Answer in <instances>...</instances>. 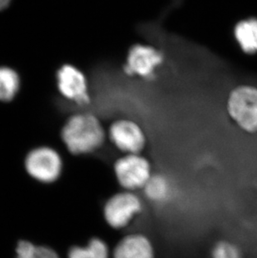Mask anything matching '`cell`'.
Instances as JSON below:
<instances>
[{
    "instance_id": "1",
    "label": "cell",
    "mask_w": 257,
    "mask_h": 258,
    "mask_svg": "<svg viewBox=\"0 0 257 258\" xmlns=\"http://www.w3.org/2000/svg\"><path fill=\"white\" fill-rule=\"evenodd\" d=\"M61 137L68 151L79 156L92 153L100 148L105 140V133L97 117L90 113H80L66 122Z\"/></svg>"
},
{
    "instance_id": "2",
    "label": "cell",
    "mask_w": 257,
    "mask_h": 258,
    "mask_svg": "<svg viewBox=\"0 0 257 258\" xmlns=\"http://www.w3.org/2000/svg\"><path fill=\"white\" fill-rule=\"evenodd\" d=\"M24 166L29 177L42 185L55 183L63 174V163L60 155L48 146H40L29 151Z\"/></svg>"
},
{
    "instance_id": "3",
    "label": "cell",
    "mask_w": 257,
    "mask_h": 258,
    "mask_svg": "<svg viewBox=\"0 0 257 258\" xmlns=\"http://www.w3.org/2000/svg\"><path fill=\"white\" fill-rule=\"evenodd\" d=\"M227 110L233 120L243 131L257 132V88L240 86L229 95Z\"/></svg>"
},
{
    "instance_id": "4",
    "label": "cell",
    "mask_w": 257,
    "mask_h": 258,
    "mask_svg": "<svg viewBox=\"0 0 257 258\" xmlns=\"http://www.w3.org/2000/svg\"><path fill=\"white\" fill-rule=\"evenodd\" d=\"M114 171L121 187L134 192L143 189L152 176L151 164L141 154H125L115 161Z\"/></svg>"
},
{
    "instance_id": "5",
    "label": "cell",
    "mask_w": 257,
    "mask_h": 258,
    "mask_svg": "<svg viewBox=\"0 0 257 258\" xmlns=\"http://www.w3.org/2000/svg\"><path fill=\"white\" fill-rule=\"evenodd\" d=\"M143 206L134 191L124 190L112 196L104 204L103 214L107 224L114 229L125 228L141 213Z\"/></svg>"
},
{
    "instance_id": "6",
    "label": "cell",
    "mask_w": 257,
    "mask_h": 258,
    "mask_svg": "<svg viewBox=\"0 0 257 258\" xmlns=\"http://www.w3.org/2000/svg\"><path fill=\"white\" fill-rule=\"evenodd\" d=\"M109 137L112 143L125 154H141L146 146L143 130L131 119H118L112 123Z\"/></svg>"
},
{
    "instance_id": "7",
    "label": "cell",
    "mask_w": 257,
    "mask_h": 258,
    "mask_svg": "<svg viewBox=\"0 0 257 258\" xmlns=\"http://www.w3.org/2000/svg\"><path fill=\"white\" fill-rule=\"evenodd\" d=\"M163 60L162 53L155 47L146 44H135L128 50L124 71L131 76L151 78Z\"/></svg>"
},
{
    "instance_id": "8",
    "label": "cell",
    "mask_w": 257,
    "mask_h": 258,
    "mask_svg": "<svg viewBox=\"0 0 257 258\" xmlns=\"http://www.w3.org/2000/svg\"><path fill=\"white\" fill-rule=\"evenodd\" d=\"M57 83L61 94L78 105H87L90 95L85 75L75 66L66 64L57 73Z\"/></svg>"
},
{
    "instance_id": "9",
    "label": "cell",
    "mask_w": 257,
    "mask_h": 258,
    "mask_svg": "<svg viewBox=\"0 0 257 258\" xmlns=\"http://www.w3.org/2000/svg\"><path fill=\"white\" fill-rule=\"evenodd\" d=\"M113 258H155V249L151 240L143 234H131L118 242Z\"/></svg>"
},
{
    "instance_id": "10",
    "label": "cell",
    "mask_w": 257,
    "mask_h": 258,
    "mask_svg": "<svg viewBox=\"0 0 257 258\" xmlns=\"http://www.w3.org/2000/svg\"><path fill=\"white\" fill-rule=\"evenodd\" d=\"M234 35L243 51L250 54L257 53V19L250 18L238 22Z\"/></svg>"
},
{
    "instance_id": "11",
    "label": "cell",
    "mask_w": 257,
    "mask_h": 258,
    "mask_svg": "<svg viewBox=\"0 0 257 258\" xmlns=\"http://www.w3.org/2000/svg\"><path fill=\"white\" fill-rule=\"evenodd\" d=\"M109 249L103 239L94 237L85 246H73L69 249L67 258H109Z\"/></svg>"
},
{
    "instance_id": "12",
    "label": "cell",
    "mask_w": 257,
    "mask_h": 258,
    "mask_svg": "<svg viewBox=\"0 0 257 258\" xmlns=\"http://www.w3.org/2000/svg\"><path fill=\"white\" fill-rule=\"evenodd\" d=\"M143 190L149 200L156 203H163L170 199L172 186L169 179L164 175H152Z\"/></svg>"
},
{
    "instance_id": "13",
    "label": "cell",
    "mask_w": 257,
    "mask_h": 258,
    "mask_svg": "<svg viewBox=\"0 0 257 258\" xmlns=\"http://www.w3.org/2000/svg\"><path fill=\"white\" fill-rule=\"evenodd\" d=\"M15 254V258H60L51 246L34 243L27 239L18 241Z\"/></svg>"
},
{
    "instance_id": "14",
    "label": "cell",
    "mask_w": 257,
    "mask_h": 258,
    "mask_svg": "<svg viewBox=\"0 0 257 258\" xmlns=\"http://www.w3.org/2000/svg\"><path fill=\"white\" fill-rule=\"evenodd\" d=\"M20 89V77L12 69L0 67V100L10 101Z\"/></svg>"
},
{
    "instance_id": "15",
    "label": "cell",
    "mask_w": 257,
    "mask_h": 258,
    "mask_svg": "<svg viewBox=\"0 0 257 258\" xmlns=\"http://www.w3.org/2000/svg\"><path fill=\"white\" fill-rule=\"evenodd\" d=\"M212 258H240V253L235 245L221 241L212 250Z\"/></svg>"
},
{
    "instance_id": "16",
    "label": "cell",
    "mask_w": 257,
    "mask_h": 258,
    "mask_svg": "<svg viewBox=\"0 0 257 258\" xmlns=\"http://www.w3.org/2000/svg\"><path fill=\"white\" fill-rule=\"evenodd\" d=\"M11 0H0V10H4L10 5Z\"/></svg>"
}]
</instances>
